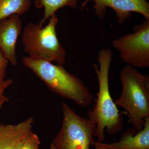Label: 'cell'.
<instances>
[{"label": "cell", "mask_w": 149, "mask_h": 149, "mask_svg": "<svg viewBox=\"0 0 149 149\" xmlns=\"http://www.w3.org/2000/svg\"><path fill=\"white\" fill-rule=\"evenodd\" d=\"M112 56L109 49H102L98 55L99 68L96 63L93 64L98 81L99 91L93 109L89 111L96 124L94 137H97L100 143L104 141L105 129L110 135L122 131L123 115L126 114L125 111L118 109L110 93L109 75Z\"/></svg>", "instance_id": "6da1fadb"}, {"label": "cell", "mask_w": 149, "mask_h": 149, "mask_svg": "<svg viewBox=\"0 0 149 149\" xmlns=\"http://www.w3.org/2000/svg\"><path fill=\"white\" fill-rule=\"evenodd\" d=\"M22 63L58 95L83 107H88L93 103V95L84 82L68 72L62 65L28 56L23 58Z\"/></svg>", "instance_id": "7a4b0ae2"}, {"label": "cell", "mask_w": 149, "mask_h": 149, "mask_svg": "<svg viewBox=\"0 0 149 149\" xmlns=\"http://www.w3.org/2000/svg\"><path fill=\"white\" fill-rule=\"evenodd\" d=\"M120 77L122 93L115 103L125 110L134 129L141 131L149 118V76L127 65L121 70Z\"/></svg>", "instance_id": "3957f363"}, {"label": "cell", "mask_w": 149, "mask_h": 149, "mask_svg": "<svg viewBox=\"0 0 149 149\" xmlns=\"http://www.w3.org/2000/svg\"><path fill=\"white\" fill-rule=\"evenodd\" d=\"M58 23L56 15L49 18L45 27L30 22L23 29L22 41L28 57L62 65L65 62L66 52L59 41L56 32Z\"/></svg>", "instance_id": "277c9868"}, {"label": "cell", "mask_w": 149, "mask_h": 149, "mask_svg": "<svg viewBox=\"0 0 149 149\" xmlns=\"http://www.w3.org/2000/svg\"><path fill=\"white\" fill-rule=\"evenodd\" d=\"M63 119L52 143L56 149H90L95 142L96 124L90 111L88 118L77 114L67 104L61 105Z\"/></svg>", "instance_id": "5b68a950"}, {"label": "cell", "mask_w": 149, "mask_h": 149, "mask_svg": "<svg viewBox=\"0 0 149 149\" xmlns=\"http://www.w3.org/2000/svg\"><path fill=\"white\" fill-rule=\"evenodd\" d=\"M123 61L133 67L149 66V19L135 25L133 32L112 41Z\"/></svg>", "instance_id": "8992f818"}, {"label": "cell", "mask_w": 149, "mask_h": 149, "mask_svg": "<svg viewBox=\"0 0 149 149\" xmlns=\"http://www.w3.org/2000/svg\"><path fill=\"white\" fill-rule=\"evenodd\" d=\"M90 1L95 2L96 14L101 19L104 18L107 8L109 7L115 11L119 24L130 17L132 12L141 14L146 19H149V3L146 0H85L82 7H85Z\"/></svg>", "instance_id": "52a82bcc"}, {"label": "cell", "mask_w": 149, "mask_h": 149, "mask_svg": "<svg viewBox=\"0 0 149 149\" xmlns=\"http://www.w3.org/2000/svg\"><path fill=\"white\" fill-rule=\"evenodd\" d=\"M22 29V22L17 15H13L0 21V50L13 65L17 63L16 44Z\"/></svg>", "instance_id": "ba28073f"}, {"label": "cell", "mask_w": 149, "mask_h": 149, "mask_svg": "<svg viewBox=\"0 0 149 149\" xmlns=\"http://www.w3.org/2000/svg\"><path fill=\"white\" fill-rule=\"evenodd\" d=\"M98 143L109 149H149V118L146 119L143 129L138 131L130 128L123 133L118 142L111 143Z\"/></svg>", "instance_id": "9c48e42d"}, {"label": "cell", "mask_w": 149, "mask_h": 149, "mask_svg": "<svg viewBox=\"0 0 149 149\" xmlns=\"http://www.w3.org/2000/svg\"><path fill=\"white\" fill-rule=\"evenodd\" d=\"M34 119L30 117L16 124H0V149H15L32 131Z\"/></svg>", "instance_id": "30bf717a"}, {"label": "cell", "mask_w": 149, "mask_h": 149, "mask_svg": "<svg viewBox=\"0 0 149 149\" xmlns=\"http://www.w3.org/2000/svg\"><path fill=\"white\" fill-rule=\"evenodd\" d=\"M78 3V0H35V7L38 8H43L45 10L43 17L38 24L42 27L45 22L55 14L59 9L65 6L74 9L77 7Z\"/></svg>", "instance_id": "8fae6325"}, {"label": "cell", "mask_w": 149, "mask_h": 149, "mask_svg": "<svg viewBox=\"0 0 149 149\" xmlns=\"http://www.w3.org/2000/svg\"><path fill=\"white\" fill-rule=\"evenodd\" d=\"M31 5L30 0H0V21L13 15L24 14Z\"/></svg>", "instance_id": "7c38bea8"}, {"label": "cell", "mask_w": 149, "mask_h": 149, "mask_svg": "<svg viewBox=\"0 0 149 149\" xmlns=\"http://www.w3.org/2000/svg\"><path fill=\"white\" fill-rule=\"evenodd\" d=\"M40 144L38 136L32 131L22 140L15 149H39Z\"/></svg>", "instance_id": "4fadbf2b"}, {"label": "cell", "mask_w": 149, "mask_h": 149, "mask_svg": "<svg viewBox=\"0 0 149 149\" xmlns=\"http://www.w3.org/2000/svg\"><path fill=\"white\" fill-rule=\"evenodd\" d=\"M6 71L0 72V111L3 105L8 102V98L5 95V92L13 83L11 79H6Z\"/></svg>", "instance_id": "5bb4252c"}, {"label": "cell", "mask_w": 149, "mask_h": 149, "mask_svg": "<svg viewBox=\"0 0 149 149\" xmlns=\"http://www.w3.org/2000/svg\"><path fill=\"white\" fill-rule=\"evenodd\" d=\"M8 61L0 50V72L6 71Z\"/></svg>", "instance_id": "9a60e30c"}, {"label": "cell", "mask_w": 149, "mask_h": 149, "mask_svg": "<svg viewBox=\"0 0 149 149\" xmlns=\"http://www.w3.org/2000/svg\"><path fill=\"white\" fill-rule=\"evenodd\" d=\"M92 146H95V149H109L100 145L97 141H95L92 144Z\"/></svg>", "instance_id": "2e32d148"}, {"label": "cell", "mask_w": 149, "mask_h": 149, "mask_svg": "<svg viewBox=\"0 0 149 149\" xmlns=\"http://www.w3.org/2000/svg\"><path fill=\"white\" fill-rule=\"evenodd\" d=\"M49 149H56V148L54 146V144L52 143L51 145L50 148Z\"/></svg>", "instance_id": "e0dca14e"}]
</instances>
